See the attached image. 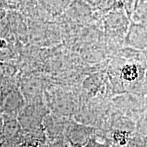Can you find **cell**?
<instances>
[{"label": "cell", "instance_id": "obj_4", "mask_svg": "<svg viewBox=\"0 0 147 147\" xmlns=\"http://www.w3.org/2000/svg\"><path fill=\"white\" fill-rule=\"evenodd\" d=\"M71 147H79V146H76H76H71Z\"/></svg>", "mask_w": 147, "mask_h": 147}, {"label": "cell", "instance_id": "obj_1", "mask_svg": "<svg viewBox=\"0 0 147 147\" xmlns=\"http://www.w3.org/2000/svg\"><path fill=\"white\" fill-rule=\"evenodd\" d=\"M25 107L21 93L18 91H11L5 95L1 104L3 111L8 115L19 113Z\"/></svg>", "mask_w": 147, "mask_h": 147}, {"label": "cell", "instance_id": "obj_3", "mask_svg": "<svg viewBox=\"0 0 147 147\" xmlns=\"http://www.w3.org/2000/svg\"><path fill=\"white\" fill-rule=\"evenodd\" d=\"M123 73L125 78H126L127 80H134L137 76L136 68L134 65L126 66L123 69Z\"/></svg>", "mask_w": 147, "mask_h": 147}, {"label": "cell", "instance_id": "obj_2", "mask_svg": "<svg viewBox=\"0 0 147 147\" xmlns=\"http://www.w3.org/2000/svg\"><path fill=\"white\" fill-rule=\"evenodd\" d=\"M19 121L13 116L8 115L3 121L2 131L3 135L6 138H12L17 135L21 129Z\"/></svg>", "mask_w": 147, "mask_h": 147}]
</instances>
